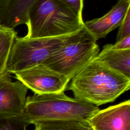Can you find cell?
<instances>
[{
  "instance_id": "6da1fadb",
  "label": "cell",
  "mask_w": 130,
  "mask_h": 130,
  "mask_svg": "<svg viewBox=\"0 0 130 130\" xmlns=\"http://www.w3.org/2000/svg\"><path fill=\"white\" fill-rule=\"evenodd\" d=\"M130 88V78L93 58L71 79L74 98L97 106L114 102Z\"/></svg>"
},
{
  "instance_id": "7a4b0ae2",
  "label": "cell",
  "mask_w": 130,
  "mask_h": 130,
  "mask_svg": "<svg viewBox=\"0 0 130 130\" xmlns=\"http://www.w3.org/2000/svg\"><path fill=\"white\" fill-rule=\"evenodd\" d=\"M100 110L98 106L67 96L63 92L36 94L26 98L22 115L30 124L55 120H88Z\"/></svg>"
},
{
  "instance_id": "3957f363",
  "label": "cell",
  "mask_w": 130,
  "mask_h": 130,
  "mask_svg": "<svg viewBox=\"0 0 130 130\" xmlns=\"http://www.w3.org/2000/svg\"><path fill=\"white\" fill-rule=\"evenodd\" d=\"M28 38L54 37L75 33L84 27L82 18L54 0H37L25 24Z\"/></svg>"
},
{
  "instance_id": "277c9868",
  "label": "cell",
  "mask_w": 130,
  "mask_h": 130,
  "mask_svg": "<svg viewBox=\"0 0 130 130\" xmlns=\"http://www.w3.org/2000/svg\"><path fill=\"white\" fill-rule=\"evenodd\" d=\"M89 34L84 25L80 30L64 36L40 38L17 37L10 52L7 71L14 74L40 64L61 46Z\"/></svg>"
},
{
  "instance_id": "5b68a950",
  "label": "cell",
  "mask_w": 130,
  "mask_h": 130,
  "mask_svg": "<svg viewBox=\"0 0 130 130\" xmlns=\"http://www.w3.org/2000/svg\"><path fill=\"white\" fill-rule=\"evenodd\" d=\"M96 42L89 34L61 46L41 64L71 80L99 53Z\"/></svg>"
},
{
  "instance_id": "8992f818",
  "label": "cell",
  "mask_w": 130,
  "mask_h": 130,
  "mask_svg": "<svg viewBox=\"0 0 130 130\" xmlns=\"http://www.w3.org/2000/svg\"><path fill=\"white\" fill-rule=\"evenodd\" d=\"M15 78L36 94L64 92L71 80L40 64L14 73Z\"/></svg>"
},
{
  "instance_id": "52a82bcc",
  "label": "cell",
  "mask_w": 130,
  "mask_h": 130,
  "mask_svg": "<svg viewBox=\"0 0 130 130\" xmlns=\"http://www.w3.org/2000/svg\"><path fill=\"white\" fill-rule=\"evenodd\" d=\"M28 88L20 81L13 82L10 75L0 79V116L22 114Z\"/></svg>"
},
{
  "instance_id": "ba28073f",
  "label": "cell",
  "mask_w": 130,
  "mask_h": 130,
  "mask_svg": "<svg viewBox=\"0 0 130 130\" xmlns=\"http://www.w3.org/2000/svg\"><path fill=\"white\" fill-rule=\"evenodd\" d=\"M87 120L94 130H130V101L100 110Z\"/></svg>"
},
{
  "instance_id": "9c48e42d",
  "label": "cell",
  "mask_w": 130,
  "mask_h": 130,
  "mask_svg": "<svg viewBox=\"0 0 130 130\" xmlns=\"http://www.w3.org/2000/svg\"><path fill=\"white\" fill-rule=\"evenodd\" d=\"M129 9L130 0H118L105 15L84 22V25L97 41L105 38L110 32L119 27Z\"/></svg>"
},
{
  "instance_id": "30bf717a",
  "label": "cell",
  "mask_w": 130,
  "mask_h": 130,
  "mask_svg": "<svg viewBox=\"0 0 130 130\" xmlns=\"http://www.w3.org/2000/svg\"><path fill=\"white\" fill-rule=\"evenodd\" d=\"M108 67L130 78V49L117 50L108 44L95 57Z\"/></svg>"
},
{
  "instance_id": "8fae6325",
  "label": "cell",
  "mask_w": 130,
  "mask_h": 130,
  "mask_svg": "<svg viewBox=\"0 0 130 130\" xmlns=\"http://www.w3.org/2000/svg\"><path fill=\"white\" fill-rule=\"evenodd\" d=\"M17 32L14 29L0 25V79L10 75L7 71V63Z\"/></svg>"
},
{
  "instance_id": "7c38bea8",
  "label": "cell",
  "mask_w": 130,
  "mask_h": 130,
  "mask_svg": "<svg viewBox=\"0 0 130 130\" xmlns=\"http://www.w3.org/2000/svg\"><path fill=\"white\" fill-rule=\"evenodd\" d=\"M35 130H94L87 120L47 121L35 124Z\"/></svg>"
},
{
  "instance_id": "4fadbf2b",
  "label": "cell",
  "mask_w": 130,
  "mask_h": 130,
  "mask_svg": "<svg viewBox=\"0 0 130 130\" xmlns=\"http://www.w3.org/2000/svg\"><path fill=\"white\" fill-rule=\"evenodd\" d=\"M29 124L22 114L15 116H0V130H26Z\"/></svg>"
},
{
  "instance_id": "5bb4252c",
  "label": "cell",
  "mask_w": 130,
  "mask_h": 130,
  "mask_svg": "<svg viewBox=\"0 0 130 130\" xmlns=\"http://www.w3.org/2000/svg\"><path fill=\"white\" fill-rule=\"evenodd\" d=\"M64 8L82 18L83 0H54Z\"/></svg>"
},
{
  "instance_id": "9a60e30c",
  "label": "cell",
  "mask_w": 130,
  "mask_h": 130,
  "mask_svg": "<svg viewBox=\"0 0 130 130\" xmlns=\"http://www.w3.org/2000/svg\"><path fill=\"white\" fill-rule=\"evenodd\" d=\"M130 36V9L128 10L119 26L116 37V41H118Z\"/></svg>"
},
{
  "instance_id": "2e32d148",
  "label": "cell",
  "mask_w": 130,
  "mask_h": 130,
  "mask_svg": "<svg viewBox=\"0 0 130 130\" xmlns=\"http://www.w3.org/2000/svg\"><path fill=\"white\" fill-rule=\"evenodd\" d=\"M111 47L113 49L117 50L130 49V36L116 41L114 44H111Z\"/></svg>"
},
{
  "instance_id": "e0dca14e",
  "label": "cell",
  "mask_w": 130,
  "mask_h": 130,
  "mask_svg": "<svg viewBox=\"0 0 130 130\" xmlns=\"http://www.w3.org/2000/svg\"><path fill=\"white\" fill-rule=\"evenodd\" d=\"M8 0H0V8L3 6Z\"/></svg>"
}]
</instances>
